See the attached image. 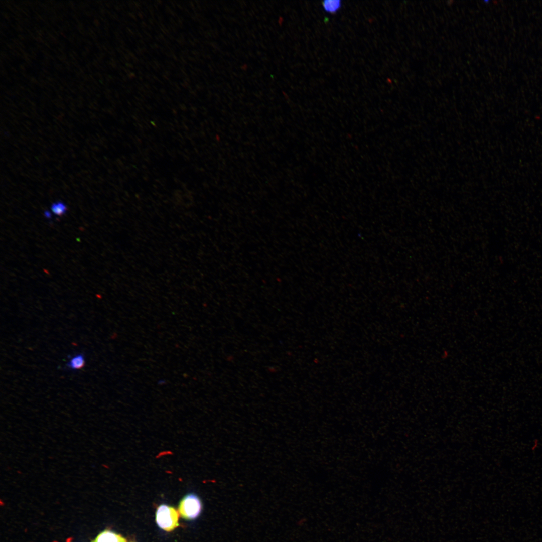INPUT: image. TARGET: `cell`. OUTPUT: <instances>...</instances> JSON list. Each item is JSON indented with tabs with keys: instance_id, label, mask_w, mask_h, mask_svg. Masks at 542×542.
I'll use <instances>...</instances> for the list:
<instances>
[{
	"instance_id": "cell-1",
	"label": "cell",
	"mask_w": 542,
	"mask_h": 542,
	"mask_svg": "<svg viewBox=\"0 0 542 542\" xmlns=\"http://www.w3.org/2000/svg\"><path fill=\"white\" fill-rule=\"evenodd\" d=\"M179 512L174 507L162 504L157 509L156 521L163 530L171 531L179 526Z\"/></svg>"
},
{
	"instance_id": "cell-2",
	"label": "cell",
	"mask_w": 542,
	"mask_h": 542,
	"mask_svg": "<svg viewBox=\"0 0 542 542\" xmlns=\"http://www.w3.org/2000/svg\"><path fill=\"white\" fill-rule=\"evenodd\" d=\"M202 509V502L199 497L194 493L186 495L181 499L178 507L180 515L186 520H193L197 518Z\"/></svg>"
},
{
	"instance_id": "cell-3",
	"label": "cell",
	"mask_w": 542,
	"mask_h": 542,
	"mask_svg": "<svg viewBox=\"0 0 542 542\" xmlns=\"http://www.w3.org/2000/svg\"><path fill=\"white\" fill-rule=\"evenodd\" d=\"M91 542H126V540L119 534L109 530H105Z\"/></svg>"
},
{
	"instance_id": "cell-4",
	"label": "cell",
	"mask_w": 542,
	"mask_h": 542,
	"mask_svg": "<svg viewBox=\"0 0 542 542\" xmlns=\"http://www.w3.org/2000/svg\"><path fill=\"white\" fill-rule=\"evenodd\" d=\"M85 364V357L83 353H78L73 355L67 362L66 367L72 371L79 370L83 368Z\"/></svg>"
},
{
	"instance_id": "cell-5",
	"label": "cell",
	"mask_w": 542,
	"mask_h": 542,
	"mask_svg": "<svg viewBox=\"0 0 542 542\" xmlns=\"http://www.w3.org/2000/svg\"><path fill=\"white\" fill-rule=\"evenodd\" d=\"M341 4V1L338 0H326L323 2L322 5L326 12L334 13L340 9Z\"/></svg>"
},
{
	"instance_id": "cell-6",
	"label": "cell",
	"mask_w": 542,
	"mask_h": 542,
	"mask_svg": "<svg viewBox=\"0 0 542 542\" xmlns=\"http://www.w3.org/2000/svg\"><path fill=\"white\" fill-rule=\"evenodd\" d=\"M51 209L55 215L61 216L65 214L67 208L63 202L57 201L52 204Z\"/></svg>"
},
{
	"instance_id": "cell-7",
	"label": "cell",
	"mask_w": 542,
	"mask_h": 542,
	"mask_svg": "<svg viewBox=\"0 0 542 542\" xmlns=\"http://www.w3.org/2000/svg\"><path fill=\"white\" fill-rule=\"evenodd\" d=\"M44 214V216H45V217L46 218H47L48 219H50V218H51V214L50 213V212L49 211H47V210L45 211Z\"/></svg>"
}]
</instances>
